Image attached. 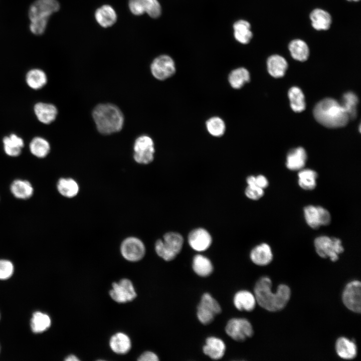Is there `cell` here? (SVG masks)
Wrapping results in <instances>:
<instances>
[{"mask_svg": "<svg viewBox=\"0 0 361 361\" xmlns=\"http://www.w3.org/2000/svg\"><path fill=\"white\" fill-rule=\"evenodd\" d=\"M272 281L267 276L260 278L254 287L256 302L263 309L270 312L279 311L287 304L291 297V290L286 284H280L275 292L271 291Z\"/></svg>", "mask_w": 361, "mask_h": 361, "instance_id": "obj_1", "label": "cell"}, {"mask_svg": "<svg viewBox=\"0 0 361 361\" xmlns=\"http://www.w3.org/2000/svg\"><path fill=\"white\" fill-rule=\"evenodd\" d=\"M313 115L316 121L328 128L343 127L349 120L340 103L329 98L321 100L315 105Z\"/></svg>", "mask_w": 361, "mask_h": 361, "instance_id": "obj_2", "label": "cell"}, {"mask_svg": "<svg viewBox=\"0 0 361 361\" xmlns=\"http://www.w3.org/2000/svg\"><path fill=\"white\" fill-rule=\"evenodd\" d=\"M98 131L110 134L119 131L124 123L123 115L120 109L112 104H101L96 106L92 113Z\"/></svg>", "mask_w": 361, "mask_h": 361, "instance_id": "obj_3", "label": "cell"}, {"mask_svg": "<svg viewBox=\"0 0 361 361\" xmlns=\"http://www.w3.org/2000/svg\"><path fill=\"white\" fill-rule=\"evenodd\" d=\"M184 240L183 237L175 232L166 233L163 240H158L155 244L157 254L163 260L169 261L175 258L180 252Z\"/></svg>", "mask_w": 361, "mask_h": 361, "instance_id": "obj_4", "label": "cell"}, {"mask_svg": "<svg viewBox=\"0 0 361 361\" xmlns=\"http://www.w3.org/2000/svg\"><path fill=\"white\" fill-rule=\"evenodd\" d=\"M317 254L323 258H329L335 262L339 258V255L344 251L341 241L335 237L322 236L317 237L314 241Z\"/></svg>", "mask_w": 361, "mask_h": 361, "instance_id": "obj_5", "label": "cell"}, {"mask_svg": "<svg viewBox=\"0 0 361 361\" xmlns=\"http://www.w3.org/2000/svg\"><path fill=\"white\" fill-rule=\"evenodd\" d=\"M221 312V307L218 301L209 293H204L197 308L199 320L204 325L210 324Z\"/></svg>", "mask_w": 361, "mask_h": 361, "instance_id": "obj_6", "label": "cell"}, {"mask_svg": "<svg viewBox=\"0 0 361 361\" xmlns=\"http://www.w3.org/2000/svg\"><path fill=\"white\" fill-rule=\"evenodd\" d=\"M225 330L227 334L237 341H243L251 337L254 333L252 324L246 318H233L227 322Z\"/></svg>", "mask_w": 361, "mask_h": 361, "instance_id": "obj_7", "label": "cell"}, {"mask_svg": "<svg viewBox=\"0 0 361 361\" xmlns=\"http://www.w3.org/2000/svg\"><path fill=\"white\" fill-rule=\"evenodd\" d=\"M133 158L141 164H148L153 159L154 147L153 140L147 135L139 136L135 141Z\"/></svg>", "mask_w": 361, "mask_h": 361, "instance_id": "obj_8", "label": "cell"}, {"mask_svg": "<svg viewBox=\"0 0 361 361\" xmlns=\"http://www.w3.org/2000/svg\"><path fill=\"white\" fill-rule=\"evenodd\" d=\"M361 283L358 280H353L345 286L342 294L344 306L354 313L361 311Z\"/></svg>", "mask_w": 361, "mask_h": 361, "instance_id": "obj_9", "label": "cell"}, {"mask_svg": "<svg viewBox=\"0 0 361 361\" xmlns=\"http://www.w3.org/2000/svg\"><path fill=\"white\" fill-rule=\"evenodd\" d=\"M109 291L111 298L119 303L132 301L137 296L132 282L128 279L123 278L118 282H114Z\"/></svg>", "mask_w": 361, "mask_h": 361, "instance_id": "obj_10", "label": "cell"}, {"mask_svg": "<svg viewBox=\"0 0 361 361\" xmlns=\"http://www.w3.org/2000/svg\"><path fill=\"white\" fill-rule=\"evenodd\" d=\"M123 257L127 261L136 262L140 260L145 253L143 242L138 238L130 237L124 239L120 246Z\"/></svg>", "mask_w": 361, "mask_h": 361, "instance_id": "obj_11", "label": "cell"}, {"mask_svg": "<svg viewBox=\"0 0 361 361\" xmlns=\"http://www.w3.org/2000/svg\"><path fill=\"white\" fill-rule=\"evenodd\" d=\"M60 9L57 0H36L30 6L29 17L31 21L49 19L50 16Z\"/></svg>", "mask_w": 361, "mask_h": 361, "instance_id": "obj_12", "label": "cell"}, {"mask_svg": "<svg viewBox=\"0 0 361 361\" xmlns=\"http://www.w3.org/2000/svg\"><path fill=\"white\" fill-rule=\"evenodd\" d=\"M150 70L152 75L159 80L170 77L176 71L173 60L166 55H160L154 59L151 64Z\"/></svg>", "mask_w": 361, "mask_h": 361, "instance_id": "obj_13", "label": "cell"}, {"mask_svg": "<svg viewBox=\"0 0 361 361\" xmlns=\"http://www.w3.org/2000/svg\"><path fill=\"white\" fill-rule=\"evenodd\" d=\"M190 246L197 251H204L209 248L212 239L209 233L203 228L196 229L190 232L188 237Z\"/></svg>", "mask_w": 361, "mask_h": 361, "instance_id": "obj_14", "label": "cell"}, {"mask_svg": "<svg viewBox=\"0 0 361 361\" xmlns=\"http://www.w3.org/2000/svg\"><path fill=\"white\" fill-rule=\"evenodd\" d=\"M335 348L337 355L344 359H354L357 354L355 342L345 337H340L336 340Z\"/></svg>", "mask_w": 361, "mask_h": 361, "instance_id": "obj_15", "label": "cell"}, {"mask_svg": "<svg viewBox=\"0 0 361 361\" xmlns=\"http://www.w3.org/2000/svg\"><path fill=\"white\" fill-rule=\"evenodd\" d=\"M250 256L255 264L266 266L271 262L273 256L270 246L266 243H262L252 250Z\"/></svg>", "mask_w": 361, "mask_h": 361, "instance_id": "obj_16", "label": "cell"}, {"mask_svg": "<svg viewBox=\"0 0 361 361\" xmlns=\"http://www.w3.org/2000/svg\"><path fill=\"white\" fill-rule=\"evenodd\" d=\"M203 350L204 353L212 359H219L225 354L226 345L220 338L211 336L207 338Z\"/></svg>", "mask_w": 361, "mask_h": 361, "instance_id": "obj_17", "label": "cell"}, {"mask_svg": "<svg viewBox=\"0 0 361 361\" xmlns=\"http://www.w3.org/2000/svg\"><path fill=\"white\" fill-rule=\"evenodd\" d=\"M236 308L240 311H252L255 307L256 300L254 294L247 290L237 292L233 299Z\"/></svg>", "mask_w": 361, "mask_h": 361, "instance_id": "obj_18", "label": "cell"}, {"mask_svg": "<svg viewBox=\"0 0 361 361\" xmlns=\"http://www.w3.org/2000/svg\"><path fill=\"white\" fill-rule=\"evenodd\" d=\"M34 112L38 120L45 124H50L54 121L58 113L54 105L42 102L35 104Z\"/></svg>", "mask_w": 361, "mask_h": 361, "instance_id": "obj_19", "label": "cell"}, {"mask_svg": "<svg viewBox=\"0 0 361 361\" xmlns=\"http://www.w3.org/2000/svg\"><path fill=\"white\" fill-rule=\"evenodd\" d=\"M307 158L305 150L299 147L290 150L286 158L287 167L291 170H300L304 166Z\"/></svg>", "mask_w": 361, "mask_h": 361, "instance_id": "obj_20", "label": "cell"}, {"mask_svg": "<svg viewBox=\"0 0 361 361\" xmlns=\"http://www.w3.org/2000/svg\"><path fill=\"white\" fill-rule=\"evenodd\" d=\"M111 350L116 353L124 354L127 353L131 347L129 336L124 333L117 332L113 335L109 340Z\"/></svg>", "mask_w": 361, "mask_h": 361, "instance_id": "obj_21", "label": "cell"}, {"mask_svg": "<svg viewBox=\"0 0 361 361\" xmlns=\"http://www.w3.org/2000/svg\"><path fill=\"white\" fill-rule=\"evenodd\" d=\"M13 195L21 200H27L31 198L34 193V188L31 183L27 180L17 179L10 186Z\"/></svg>", "mask_w": 361, "mask_h": 361, "instance_id": "obj_22", "label": "cell"}, {"mask_svg": "<svg viewBox=\"0 0 361 361\" xmlns=\"http://www.w3.org/2000/svg\"><path fill=\"white\" fill-rule=\"evenodd\" d=\"M310 19L313 28L318 31L328 30L331 24V17L325 10L316 9L310 14Z\"/></svg>", "mask_w": 361, "mask_h": 361, "instance_id": "obj_23", "label": "cell"}, {"mask_svg": "<svg viewBox=\"0 0 361 361\" xmlns=\"http://www.w3.org/2000/svg\"><path fill=\"white\" fill-rule=\"evenodd\" d=\"M267 69L269 74L275 78L283 77L288 68L286 60L278 55L270 56L267 61Z\"/></svg>", "mask_w": 361, "mask_h": 361, "instance_id": "obj_24", "label": "cell"}, {"mask_svg": "<svg viewBox=\"0 0 361 361\" xmlns=\"http://www.w3.org/2000/svg\"><path fill=\"white\" fill-rule=\"evenodd\" d=\"M97 23L102 27L112 26L116 21L117 15L113 8L109 5H103L98 8L95 14Z\"/></svg>", "mask_w": 361, "mask_h": 361, "instance_id": "obj_25", "label": "cell"}, {"mask_svg": "<svg viewBox=\"0 0 361 361\" xmlns=\"http://www.w3.org/2000/svg\"><path fill=\"white\" fill-rule=\"evenodd\" d=\"M233 29L235 39L241 44H247L252 38L251 25L246 20H240L236 21L233 25Z\"/></svg>", "mask_w": 361, "mask_h": 361, "instance_id": "obj_26", "label": "cell"}, {"mask_svg": "<svg viewBox=\"0 0 361 361\" xmlns=\"http://www.w3.org/2000/svg\"><path fill=\"white\" fill-rule=\"evenodd\" d=\"M3 143L6 153L10 156H19L24 145L23 140L15 134L5 137Z\"/></svg>", "mask_w": 361, "mask_h": 361, "instance_id": "obj_27", "label": "cell"}, {"mask_svg": "<svg viewBox=\"0 0 361 361\" xmlns=\"http://www.w3.org/2000/svg\"><path fill=\"white\" fill-rule=\"evenodd\" d=\"M288 48L292 57L295 60L302 62L308 59L309 50L304 41L293 40L289 43Z\"/></svg>", "mask_w": 361, "mask_h": 361, "instance_id": "obj_28", "label": "cell"}, {"mask_svg": "<svg viewBox=\"0 0 361 361\" xmlns=\"http://www.w3.org/2000/svg\"><path fill=\"white\" fill-rule=\"evenodd\" d=\"M193 269L194 272L201 277H207L213 271V266L209 259L198 254L196 255L193 261Z\"/></svg>", "mask_w": 361, "mask_h": 361, "instance_id": "obj_29", "label": "cell"}, {"mask_svg": "<svg viewBox=\"0 0 361 361\" xmlns=\"http://www.w3.org/2000/svg\"><path fill=\"white\" fill-rule=\"evenodd\" d=\"M250 76L249 71L245 68L240 67L232 70L229 75L228 81L233 88H241L249 82Z\"/></svg>", "mask_w": 361, "mask_h": 361, "instance_id": "obj_30", "label": "cell"}, {"mask_svg": "<svg viewBox=\"0 0 361 361\" xmlns=\"http://www.w3.org/2000/svg\"><path fill=\"white\" fill-rule=\"evenodd\" d=\"M59 193L67 198L76 196L79 192V186L77 182L71 178H61L57 184Z\"/></svg>", "mask_w": 361, "mask_h": 361, "instance_id": "obj_31", "label": "cell"}, {"mask_svg": "<svg viewBox=\"0 0 361 361\" xmlns=\"http://www.w3.org/2000/svg\"><path fill=\"white\" fill-rule=\"evenodd\" d=\"M51 324L50 317L40 311H36L31 319V327L34 333H42L47 330Z\"/></svg>", "mask_w": 361, "mask_h": 361, "instance_id": "obj_32", "label": "cell"}, {"mask_svg": "<svg viewBox=\"0 0 361 361\" xmlns=\"http://www.w3.org/2000/svg\"><path fill=\"white\" fill-rule=\"evenodd\" d=\"M298 184L303 189L312 190L316 186L317 173L310 169H302L298 173Z\"/></svg>", "mask_w": 361, "mask_h": 361, "instance_id": "obj_33", "label": "cell"}, {"mask_svg": "<svg viewBox=\"0 0 361 361\" xmlns=\"http://www.w3.org/2000/svg\"><path fill=\"white\" fill-rule=\"evenodd\" d=\"M47 81V78L45 72L40 69H32L27 74L26 82L32 89H39L42 88Z\"/></svg>", "mask_w": 361, "mask_h": 361, "instance_id": "obj_34", "label": "cell"}, {"mask_svg": "<svg viewBox=\"0 0 361 361\" xmlns=\"http://www.w3.org/2000/svg\"><path fill=\"white\" fill-rule=\"evenodd\" d=\"M288 97L292 109L296 112H301L305 108L304 96L300 88H291L288 91Z\"/></svg>", "mask_w": 361, "mask_h": 361, "instance_id": "obj_35", "label": "cell"}, {"mask_svg": "<svg viewBox=\"0 0 361 361\" xmlns=\"http://www.w3.org/2000/svg\"><path fill=\"white\" fill-rule=\"evenodd\" d=\"M357 103V97L353 92H348L343 95L340 104L349 119H353L356 117Z\"/></svg>", "mask_w": 361, "mask_h": 361, "instance_id": "obj_36", "label": "cell"}, {"mask_svg": "<svg viewBox=\"0 0 361 361\" xmlns=\"http://www.w3.org/2000/svg\"><path fill=\"white\" fill-rule=\"evenodd\" d=\"M31 152L35 156L39 158L46 157L50 150L49 142L40 137L34 138L30 143Z\"/></svg>", "mask_w": 361, "mask_h": 361, "instance_id": "obj_37", "label": "cell"}, {"mask_svg": "<svg viewBox=\"0 0 361 361\" xmlns=\"http://www.w3.org/2000/svg\"><path fill=\"white\" fill-rule=\"evenodd\" d=\"M206 125L209 133L213 136H221L225 132V123L219 117L215 116L210 118L207 121Z\"/></svg>", "mask_w": 361, "mask_h": 361, "instance_id": "obj_38", "label": "cell"}, {"mask_svg": "<svg viewBox=\"0 0 361 361\" xmlns=\"http://www.w3.org/2000/svg\"><path fill=\"white\" fill-rule=\"evenodd\" d=\"M304 214L305 221L310 227L317 229L321 226L317 206L309 205L305 207Z\"/></svg>", "mask_w": 361, "mask_h": 361, "instance_id": "obj_39", "label": "cell"}, {"mask_svg": "<svg viewBox=\"0 0 361 361\" xmlns=\"http://www.w3.org/2000/svg\"><path fill=\"white\" fill-rule=\"evenodd\" d=\"M145 13L150 17L157 18L161 13L160 5L157 0H146Z\"/></svg>", "mask_w": 361, "mask_h": 361, "instance_id": "obj_40", "label": "cell"}, {"mask_svg": "<svg viewBox=\"0 0 361 361\" xmlns=\"http://www.w3.org/2000/svg\"><path fill=\"white\" fill-rule=\"evenodd\" d=\"M14 265L9 260L0 259V280H7L14 272Z\"/></svg>", "mask_w": 361, "mask_h": 361, "instance_id": "obj_41", "label": "cell"}, {"mask_svg": "<svg viewBox=\"0 0 361 361\" xmlns=\"http://www.w3.org/2000/svg\"><path fill=\"white\" fill-rule=\"evenodd\" d=\"M48 19H39L31 21L30 29L31 32L39 35L44 33L47 25Z\"/></svg>", "mask_w": 361, "mask_h": 361, "instance_id": "obj_42", "label": "cell"}, {"mask_svg": "<svg viewBox=\"0 0 361 361\" xmlns=\"http://www.w3.org/2000/svg\"><path fill=\"white\" fill-rule=\"evenodd\" d=\"M146 0H129V8L131 12L139 16L145 13Z\"/></svg>", "mask_w": 361, "mask_h": 361, "instance_id": "obj_43", "label": "cell"}, {"mask_svg": "<svg viewBox=\"0 0 361 361\" xmlns=\"http://www.w3.org/2000/svg\"><path fill=\"white\" fill-rule=\"evenodd\" d=\"M263 189L255 185H248L246 190V196L250 199L257 200L264 195Z\"/></svg>", "mask_w": 361, "mask_h": 361, "instance_id": "obj_44", "label": "cell"}, {"mask_svg": "<svg viewBox=\"0 0 361 361\" xmlns=\"http://www.w3.org/2000/svg\"><path fill=\"white\" fill-rule=\"evenodd\" d=\"M247 183L248 185H255L262 189L267 188L269 185L267 179L263 175L249 176L247 178Z\"/></svg>", "mask_w": 361, "mask_h": 361, "instance_id": "obj_45", "label": "cell"}, {"mask_svg": "<svg viewBox=\"0 0 361 361\" xmlns=\"http://www.w3.org/2000/svg\"><path fill=\"white\" fill-rule=\"evenodd\" d=\"M317 208L319 213L320 225H328L331 222V216L329 212L321 206H317Z\"/></svg>", "mask_w": 361, "mask_h": 361, "instance_id": "obj_46", "label": "cell"}, {"mask_svg": "<svg viewBox=\"0 0 361 361\" xmlns=\"http://www.w3.org/2000/svg\"><path fill=\"white\" fill-rule=\"evenodd\" d=\"M158 360L157 355L155 353L150 351L144 352L138 358L139 361H158Z\"/></svg>", "mask_w": 361, "mask_h": 361, "instance_id": "obj_47", "label": "cell"}, {"mask_svg": "<svg viewBox=\"0 0 361 361\" xmlns=\"http://www.w3.org/2000/svg\"><path fill=\"white\" fill-rule=\"evenodd\" d=\"M66 361H78L79 359L74 354H70L65 359Z\"/></svg>", "mask_w": 361, "mask_h": 361, "instance_id": "obj_48", "label": "cell"}, {"mask_svg": "<svg viewBox=\"0 0 361 361\" xmlns=\"http://www.w3.org/2000/svg\"><path fill=\"white\" fill-rule=\"evenodd\" d=\"M347 1H349V2H351V1H352V2H357V1H359V0H347Z\"/></svg>", "mask_w": 361, "mask_h": 361, "instance_id": "obj_49", "label": "cell"}]
</instances>
